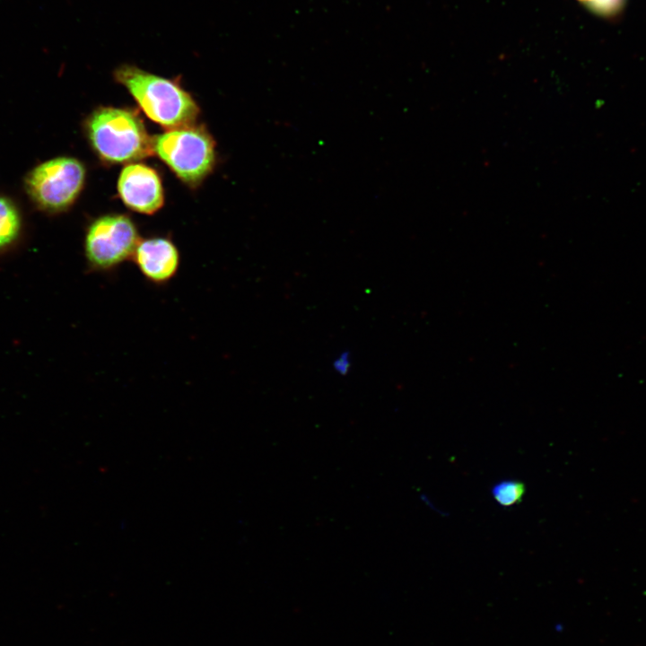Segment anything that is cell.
Masks as SVG:
<instances>
[{
    "instance_id": "7a4b0ae2",
    "label": "cell",
    "mask_w": 646,
    "mask_h": 646,
    "mask_svg": "<svg viewBox=\"0 0 646 646\" xmlns=\"http://www.w3.org/2000/svg\"><path fill=\"white\" fill-rule=\"evenodd\" d=\"M86 127L94 150L108 162H133L153 151L152 139L141 118L131 110L98 109L88 118Z\"/></svg>"
},
{
    "instance_id": "52a82bcc",
    "label": "cell",
    "mask_w": 646,
    "mask_h": 646,
    "mask_svg": "<svg viewBox=\"0 0 646 646\" xmlns=\"http://www.w3.org/2000/svg\"><path fill=\"white\" fill-rule=\"evenodd\" d=\"M132 258L143 276L157 285L170 282L180 265L178 248L162 237L140 240Z\"/></svg>"
},
{
    "instance_id": "6da1fadb",
    "label": "cell",
    "mask_w": 646,
    "mask_h": 646,
    "mask_svg": "<svg viewBox=\"0 0 646 646\" xmlns=\"http://www.w3.org/2000/svg\"><path fill=\"white\" fill-rule=\"evenodd\" d=\"M114 75L147 117L163 127L191 125L199 113L192 97L174 81L129 65L117 68Z\"/></svg>"
},
{
    "instance_id": "277c9868",
    "label": "cell",
    "mask_w": 646,
    "mask_h": 646,
    "mask_svg": "<svg viewBox=\"0 0 646 646\" xmlns=\"http://www.w3.org/2000/svg\"><path fill=\"white\" fill-rule=\"evenodd\" d=\"M84 179L85 169L80 161L57 157L34 167L25 177L24 188L38 207L57 213L75 201Z\"/></svg>"
},
{
    "instance_id": "8fae6325",
    "label": "cell",
    "mask_w": 646,
    "mask_h": 646,
    "mask_svg": "<svg viewBox=\"0 0 646 646\" xmlns=\"http://www.w3.org/2000/svg\"><path fill=\"white\" fill-rule=\"evenodd\" d=\"M581 3L584 6L588 7L595 0H577Z\"/></svg>"
},
{
    "instance_id": "ba28073f",
    "label": "cell",
    "mask_w": 646,
    "mask_h": 646,
    "mask_svg": "<svg viewBox=\"0 0 646 646\" xmlns=\"http://www.w3.org/2000/svg\"><path fill=\"white\" fill-rule=\"evenodd\" d=\"M22 232V218L16 205L0 196V252L13 246Z\"/></svg>"
},
{
    "instance_id": "8992f818",
    "label": "cell",
    "mask_w": 646,
    "mask_h": 646,
    "mask_svg": "<svg viewBox=\"0 0 646 646\" xmlns=\"http://www.w3.org/2000/svg\"><path fill=\"white\" fill-rule=\"evenodd\" d=\"M118 189L123 202L132 210L152 214L163 204V190L157 172L144 164L126 166L118 178Z\"/></svg>"
},
{
    "instance_id": "3957f363",
    "label": "cell",
    "mask_w": 646,
    "mask_h": 646,
    "mask_svg": "<svg viewBox=\"0 0 646 646\" xmlns=\"http://www.w3.org/2000/svg\"><path fill=\"white\" fill-rule=\"evenodd\" d=\"M153 151L184 182L196 185L212 170L214 142L200 127H176L152 139Z\"/></svg>"
},
{
    "instance_id": "5b68a950",
    "label": "cell",
    "mask_w": 646,
    "mask_h": 646,
    "mask_svg": "<svg viewBox=\"0 0 646 646\" xmlns=\"http://www.w3.org/2000/svg\"><path fill=\"white\" fill-rule=\"evenodd\" d=\"M140 241L132 220L124 214H107L93 221L84 238L87 267L92 272H110L133 258Z\"/></svg>"
},
{
    "instance_id": "30bf717a",
    "label": "cell",
    "mask_w": 646,
    "mask_h": 646,
    "mask_svg": "<svg viewBox=\"0 0 646 646\" xmlns=\"http://www.w3.org/2000/svg\"><path fill=\"white\" fill-rule=\"evenodd\" d=\"M336 371L340 374H345L350 367L349 354L347 352L340 354L333 363Z\"/></svg>"
},
{
    "instance_id": "9c48e42d",
    "label": "cell",
    "mask_w": 646,
    "mask_h": 646,
    "mask_svg": "<svg viewBox=\"0 0 646 646\" xmlns=\"http://www.w3.org/2000/svg\"><path fill=\"white\" fill-rule=\"evenodd\" d=\"M525 493L522 482L517 480H505L496 484L492 489L494 500L504 507L512 506L519 502Z\"/></svg>"
}]
</instances>
